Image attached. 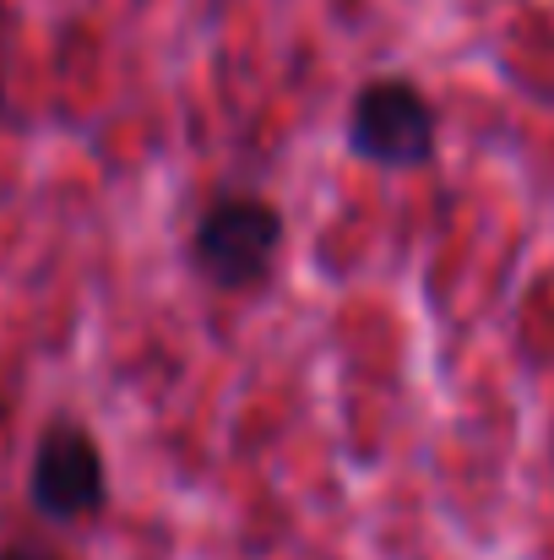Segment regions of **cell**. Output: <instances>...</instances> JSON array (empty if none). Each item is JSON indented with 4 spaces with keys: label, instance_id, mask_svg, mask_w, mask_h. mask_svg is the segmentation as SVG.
Returning a JSON list of instances; mask_svg holds the SVG:
<instances>
[{
    "label": "cell",
    "instance_id": "4",
    "mask_svg": "<svg viewBox=\"0 0 554 560\" xmlns=\"http://www.w3.org/2000/svg\"><path fill=\"white\" fill-rule=\"evenodd\" d=\"M0 560H60V556H49V550H33V545H16V550H5Z\"/></svg>",
    "mask_w": 554,
    "mask_h": 560
},
{
    "label": "cell",
    "instance_id": "2",
    "mask_svg": "<svg viewBox=\"0 0 554 560\" xmlns=\"http://www.w3.org/2000/svg\"><path fill=\"white\" fill-rule=\"evenodd\" d=\"M349 148L369 164L419 170L435 153V115H429L424 93L408 88V82H369L354 98Z\"/></svg>",
    "mask_w": 554,
    "mask_h": 560
},
{
    "label": "cell",
    "instance_id": "3",
    "mask_svg": "<svg viewBox=\"0 0 554 560\" xmlns=\"http://www.w3.org/2000/svg\"><path fill=\"white\" fill-rule=\"evenodd\" d=\"M109 495V479H104V457L93 446L87 430L76 424H55L38 452H33V474H27V501L55 517V523H71V517H87L98 512Z\"/></svg>",
    "mask_w": 554,
    "mask_h": 560
},
{
    "label": "cell",
    "instance_id": "1",
    "mask_svg": "<svg viewBox=\"0 0 554 560\" xmlns=\"http://www.w3.org/2000/svg\"><path fill=\"white\" fill-rule=\"evenodd\" d=\"M283 245V218L256 196H223L196 223V267L217 289H250L272 272Z\"/></svg>",
    "mask_w": 554,
    "mask_h": 560
}]
</instances>
